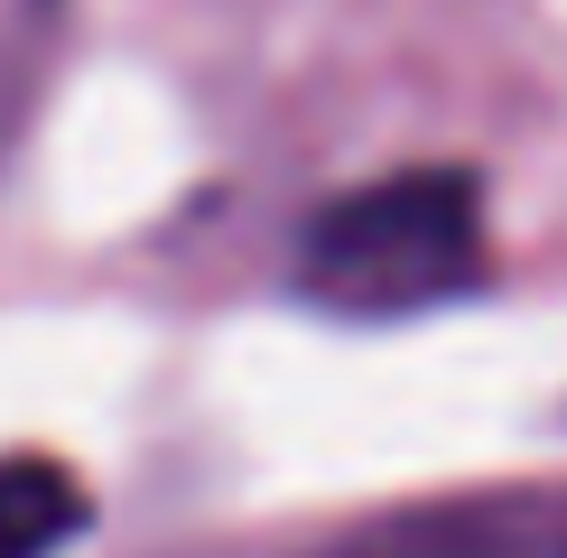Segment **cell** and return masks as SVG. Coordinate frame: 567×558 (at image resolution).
<instances>
[{"instance_id":"6da1fadb","label":"cell","mask_w":567,"mask_h":558,"mask_svg":"<svg viewBox=\"0 0 567 558\" xmlns=\"http://www.w3.org/2000/svg\"><path fill=\"white\" fill-rule=\"evenodd\" d=\"M484 261V196L465 168H410L307 224L298 279L344 317H400L465 289Z\"/></svg>"},{"instance_id":"7a4b0ae2","label":"cell","mask_w":567,"mask_h":558,"mask_svg":"<svg viewBox=\"0 0 567 558\" xmlns=\"http://www.w3.org/2000/svg\"><path fill=\"white\" fill-rule=\"evenodd\" d=\"M84 530V484L56 456H0V558H56Z\"/></svg>"}]
</instances>
